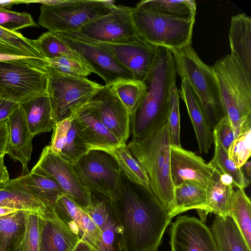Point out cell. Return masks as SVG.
Returning a JSON list of instances; mask_svg holds the SVG:
<instances>
[{"label":"cell","instance_id":"cell-26","mask_svg":"<svg viewBox=\"0 0 251 251\" xmlns=\"http://www.w3.org/2000/svg\"><path fill=\"white\" fill-rule=\"evenodd\" d=\"M231 54L251 78V19L245 13L232 16L228 34Z\"/></svg>","mask_w":251,"mask_h":251},{"label":"cell","instance_id":"cell-6","mask_svg":"<svg viewBox=\"0 0 251 251\" xmlns=\"http://www.w3.org/2000/svg\"><path fill=\"white\" fill-rule=\"evenodd\" d=\"M46 59L0 60V98L21 104L46 93Z\"/></svg>","mask_w":251,"mask_h":251},{"label":"cell","instance_id":"cell-36","mask_svg":"<svg viewBox=\"0 0 251 251\" xmlns=\"http://www.w3.org/2000/svg\"><path fill=\"white\" fill-rule=\"evenodd\" d=\"M229 216L232 218L251 248V202L244 189L233 192Z\"/></svg>","mask_w":251,"mask_h":251},{"label":"cell","instance_id":"cell-20","mask_svg":"<svg viewBox=\"0 0 251 251\" xmlns=\"http://www.w3.org/2000/svg\"><path fill=\"white\" fill-rule=\"evenodd\" d=\"M39 251H92L70 230L54 211L40 216Z\"/></svg>","mask_w":251,"mask_h":251},{"label":"cell","instance_id":"cell-17","mask_svg":"<svg viewBox=\"0 0 251 251\" xmlns=\"http://www.w3.org/2000/svg\"><path fill=\"white\" fill-rule=\"evenodd\" d=\"M215 170L195 153L181 147H171L170 172L174 186L185 180L196 182L205 189Z\"/></svg>","mask_w":251,"mask_h":251},{"label":"cell","instance_id":"cell-31","mask_svg":"<svg viewBox=\"0 0 251 251\" xmlns=\"http://www.w3.org/2000/svg\"><path fill=\"white\" fill-rule=\"evenodd\" d=\"M29 212L18 210L0 217V251H13L21 245Z\"/></svg>","mask_w":251,"mask_h":251},{"label":"cell","instance_id":"cell-29","mask_svg":"<svg viewBox=\"0 0 251 251\" xmlns=\"http://www.w3.org/2000/svg\"><path fill=\"white\" fill-rule=\"evenodd\" d=\"M217 251H251L232 218L216 216L211 227Z\"/></svg>","mask_w":251,"mask_h":251},{"label":"cell","instance_id":"cell-38","mask_svg":"<svg viewBox=\"0 0 251 251\" xmlns=\"http://www.w3.org/2000/svg\"><path fill=\"white\" fill-rule=\"evenodd\" d=\"M35 41L38 50L45 59L67 57L83 61L77 52L63 42L55 33L46 32Z\"/></svg>","mask_w":251,"mask_h":251},{"label":"cell","instance_id":"cell-44","mask_svg":"<svg viewBox=\"0 0 251 251\" xmlns=\"http://www.w3.org/2000/svg\"><path fill=\"white\" fill-rule=\"evenodd\" d=\"M40 215L29 212L26 219L21 251H39Z\"/></svg>","mask_w":251,"mask_h":251},{"label":"cell","instance_id":"cell-12","mask_svg":"<svg viewBox=\"0 0 251 251\" xmlns=\"http://www.w3.org/2000/svg\"><path fill=\"white\" fill-rule=\"evenodd\" d=\"M55 33L80 55L93 73L103 79L105 85L120 80L135 79L131 72L100 44L79 39L68 33Z\"/></svg>","mask_w":251,"mask_h":251},{"label":"cell","instance_id":"cell-34","mask_svg":"<svg viewBox=\"0 0 251 251\" xmlns=\"http://www.w3.org/2000/svg\"><path fill=\"white\" fill-rule=\"evenodd\" d=\"M116 160L122 175L132 183L146 189L150 188L148 175L126 144L121 145L106 151Z\"/></svg>","mask_w":251,"mask_h":251},{"label":"cell","instance_id":"cell-33","mask_svg":"<svg viewBox=\"0 0 251 251\" xmlns=\"http://www.w3.org/2000/svg\"><path fill=\"white\" fill-rule=\"evenodd\" d=\"M136 6L165 16L186 20L195 19L196 4L194 0H146Z\"/></svg>","mask_w":251,"mask_h":251},{"label":"cell","instance_id":"cell-13","mask_svg":"<svg viewBox=\"0 0 251 251\" xmlns=\"http://www.w3.org/2000/svg\"><path fill=\"white\" fill-rule=\"evenodd\" d=\"M31 173L54 178L64 194L84 210L92 205V193L81 183L72 165L54 153L49 145L43 149Z\"/></svg>","mask_w":251,"mask_h":251},{"label":"cell","instance_id":"cell-32","mask_svg":"<svg viewBox=\"0 0 251 251\" xmlns=\"http://www.w3.org/2000/svg\"><path fill=\"white\" fill-rule=\"evenodd\" d=\"M0 54L12 59H45L38 50L35 40L25 37L19 32H11L0 27Z\"/></svg>","mask_w":251,"mask_h":251},{"label":"cell","instance_id":"cell-46","mask_svg":"<svg viewBox=\"0 0 251 251\" xmlns=\"http://www.w3.org/2000/svg\"><path fill=\"white\" fill-rule=\"evenodd\" d=\"M20 105L0 98V122L7 120L10 115Z\"/></svg>","mask_w":251,"mask_h":251},{"label":"cell","instance_id":"cell-48","mask_svg":"<svg viewBox=\"0 0 251 251\" xmlns=\"http://www.w3.org/2000/svg\"><path fill=\"white\" fill-rule=\"evenodd\" d=\"M4 155H0V188L9 180V176L4 164Z\"/></svg>","mask_w":251,"mask_h":251},{"label":"cell","instance_id":"cell-22","mask_svg":"<svg viewBox=\"0 0 251 251\" xmlns=\"http://www.w3.org/2000/svg\"><path fill=\"white\" fill-rule=\"evenodd\" d=\"M52 130L50 148L69 164H74L90 151L78 134L73 115L55 123Z\"/></svg>","mask_w":251,"mask_h":251},{"label":"cell","instance_id":"cell-27","mask_svg":"<svg viewBox=\"0 0 251 251\" xmlns=\"http://www.w3.org/2000/svg\"><path fill=\"white\" fill-rule=\"evenodd\" d=\"M206 207V189L198 183L185 180L174 186L173 198L168 210L171 218L187 211L196 209L202 218Z\"/></svg>","mask_w":251,"mask_h":251},{"label":"cell","instance_id":"cell-52","mask_svg":"<svg viewBox=\"0 0 251 251\" xmlns=\"http://www.w3.org/2000/svg\"><path fill=\"white\" fill-rule=\"evenodd\" d=\"M13 251H21L20 246L17 249H16V250H15Z\"/></svg>","mask_w":251,"mask_h":251},{"label":"cell","instance_id":"cell-8","mask_svg":"<svg viewBox=\"0 0 251 251\" xmlns=\"http://www.w3.org/2000/svg\"><path fill=\"white\" fill-rule=\"evenodd\" d=\"M72 167L81 183L92 193L113 201L121 197L122 174L116 160L108 152L90 150Z\"/></svg>","mask_w":251,"mask_h":251},{"label":"cell","instance_id":"cell-42","mask_svg":"<svg viewBox=\"0 0 251 251\" xmlns=\"http://www.w3.org/2000/svg\"><path fill=\"white\" fill-rule=\"evenodd\" d=\"M39 26L32 16L27 12H19L0 7V27L6 30H17L28 27Z\"/></svg>","mask_w":251,"mask_h":251},{"label":"cell","instance_id":"cell-24","mask_svg":"<svg viewBox=\"0 0 251 251\" xmlns=\"http://www.w3.org/2000/svg\"><path fill=\"white\" fill-rule=\"evenodd\" d=\"M92 195V205L85 210L100 229L102 251H122L118 228L110 200Z\"/></svg>","mask_w":251,"mask_h":251},{"label":"cell","instance_id":"cell-5","mask_svg":"<svg viewBox=\"0 0 251 251\" xmlns=\"http://www.w3.org/2000/svg\"><path fill=\"white\" fill-rule=\"evenodd\" d=\"M213 68L236 137L251 126V78L231 53L217 60Z\"/></svg>","mask_w":251,"mask_h":251},{"label":"cell","instance_id":"cell-35","mask_svg":"<svg viewBox=\"0 0 251 251\" xmlns=\"http://www.w3.org/2000/svg\"><path fill=\"white\" fill-rule=\"evenodd\" d=\"M0 206L36 213L41 216L50 211L29 193L4 185L0 188Z\"/></svg>","mask_w":251,"mask_h":251},{"label":"cell","instance_id":"cell-39","mask_svg":"<svg viewBox=\"0 0 251 251\" xmlns=\"http://www.w3.org/2000/svg\"><path fill=\"white\" fill-rule=\"evenodd\" d=\"M126 108L130 116L137 107L146 90L143 81L122 80L108 86Z\"/></svg>","mask_w":251,"mask_h":251},{"label":"cell","instance_id":"cell-49","mask_svg":"<svg viewBox=\"0 0 251 251\" xmlns=\"http://www.w3.org/2000/svg\"><path fill=\"white\" fill-rule=\"evenodd\" d=\"M30 3H33V0H0V7H9L15 4Z\"/></svg>","mask_w":251,"mask_h":251},{"label":"cell","instance_id":"cell-37","mask_svg":"<svg viewBox=\"0 0 251 251\" xmlns=\"http://www.w3.org/2000/svg\"><path fill=\"white\" fill-rule=\"evenodd\" d=\"M213 139L214 153L210 162L222 174L231 177L233 186L239 189L247 188L250 183V180L245 176L241 168L238 167L229 158L227 151L214 135Z\"/></svg>","mask_w":251,"mask_h":251},{"label":"cell","instance_id":"cell-15","mask_svg":"<svg viewBox=\"0 0 251 251\" xmlns=\"http://www.w3.org/2000/svg\"><path fill=\"white\" fill-rule=\"evenodd\" d=\"M91 100L100 122L121 144H126L130 133V115L117 95L108 86L101 85Z\"/></svg>","mask_w":251,"mask_h":251},{"label":"cell","instance_id":"cell-50","mask_svg":"<svg viewBox=\"0 0 251 251\" xmlns=\"http://www.w3.org/2000/svg\"><path fill=\"white\" fill-rule=\"evenodd\" d=\"M18 210L14 208L0 206V217L10 214L11 213L16 212Z\"/></svg>","mask_w":251,"mask_h":251},{"label":"cell","instance_id":"cell-3","mask_svg":"<svg viewBox=\"0 0 251 251\" xmlns=\"http://www.w3.org/2000/svg\"><path fill=\"white\" fill-rule=\"evenodd\" d=\"M127 147L146 171L151 191L168 211L173 201L174 186L170 172L168 123L151 136L132 138Z\"/></svg>","mask_w":251,"mask_h":251},{"label":"cell","instance_id":"cell-2","mask_svg":"<svg viewBox=\"0 0 251 251\" xmlns=\"http://www.w3.org/2000/svg\"><path fill=\"white\" fill-rule=\"evenodd\" d=\"M176 75L172 51L165 48L156 47L151 67L143 80L145 92L130 116L132 138L151 136L167 122Z\"/></svg>","mask_w":251,"mask_h":251},{"label":"cell","instance_id":"cell-14","mask_svg":"<svg viewBox=\"0 0 251 251\" xmlns=\"http://www.w3.org/2000/svg\"><path fill=\"white\" fill-rule=\"evenodd\" d=\"M53 211L84 245L92 251H102L101 232L83 208L62 194Z\"/></svg>","mask_w":251,"mask_h":251},{"label":"cell","instance_id":"cell-53","mask_svg":"<svg viewBox=\"0 0 251 251\" xmlns=\"http://www.w3.org/2000/svg\"><path fill=\"white\" fill-rule=\"evenodd\" d=\"M158 251V250H154V251Z\"/></svg>","mask_w":251,"mask_h":251},{"label":"cell","instance_id":"cell-43","mask_svg":"<svg viewBox=\"0 0 251 251\" xmlns=\"http://www.w3.org/2000/svg\"><path fill=\"white\" fill-rule=\"evenodd\" d=\"M179 95L176 85L172 91L168 125L171 147H181L180 141Z\"/></svg>","mask_w":251,"mask_h":251},{"label":"cell","instance_id":"cell-7","mask_svg":"<svg viewBox=\"0 0 251 251\" xmlns=\"http://www.w3.org/2000/svg\"><path fill=\"white\" fill-rule=\"evenodd\" d=\"M131 13L139 37L151 45L170 50L191 45L195 19L171 18L137 6L132 7Z\"/></svg>","mask_w":251,"mask_h":251},{"label":"cell","instance_id":"cell-25","mask_svg":"<svg viewBox=\"0 0 251 251\" xmlns=\"http://www.w3.org/2000/svg\"><path fill=\"white\" fill-rule=\"evenodd\" d=\"M179 95L184 102L198 141L200 152L207 153L213 143V131L201 108L198 100L185 79H181Z\"/></svg>","mask_w":251,"mask_h":251},{"label":"cell","instance_id":"cell-40","mask_svg":"<svg viewBox=\"0 0 251 251\" xmlns=\"http://www.w3.org/2000/svg\"><path fill=\"white\" fill-rule=\"evenodd\" d=\"M47 68L57 73L76 77H86L93 70L83 61L67 57L46 59Z\"/></svg>","mask_w":251,"mask_h":251},{"label":"cell","instance_id":"cell-23","mask_svg":"<svg viewBox=\"0 0 251 251\" xmlns=\"http://www.w3.org/2000/svg\"><path fill=\"white\" fill-rule=\"evenodd\" d=\"M4 185L29 193L40 201L50 211H53L58 197L63 191L52 177L30 172L26 175L9 179Z\"/></svg>","mask_w":251,"mask_h":251},{"label":"cell","instance_id":"cell-21","mask_svg":"<svg viewBox=\"0 0 251 251\" xmlns=\"http://www.w3.org/2000/svg\"><path fill=\"white\" fill-rule=\"evenodd\" d=\"M9 137L5 153L22 165V176L29 174L27 164L30 160L34 137L29 130L24 111L20 106L7 119Z\"/></svg>","mask_w":251,"mask_h":251},{"label":"cell","instance_id":"cell-19","mask_svg":"<svg viewBox=\"0 0 251 251\" xmlns=\"http://www.w3.org/2000/svg\"><path fill=\"white\" fill-rule=\"evenodd\" d=\"M72 115L78 134L90 150L107 151L123 145L99 120L91 99Z\"/></svg>","mask_w":251,"mask_h":251},{"label":"cell","instance_id":"cell-9","mask_svg":"<svg viewBox=\"0 0 251 251\" xmlns=\"http://www.w3.org/2000/svg\"><path fill=\"white\" fill-rule=\"evenodd\" d=\"M113 0H65L41 4L38 24L53 33L78 31L94 19L109 13Z\"/></svg>","mask_w":251,"mask_h":251},{"label":"cell","instance_id":"cell-51","mask_svg":"<svg viewBox=\"0 0 251 251\" xmlns=\"http://www.w3.org/2000/svg\"><path fill=\"white\" fill-rule=\"evenodd\" d=\"M242 167L244 168V170L246 173V175L248 177V179L250 180L251 176V162L250 160H248L243 165Z\"/></svg>","mask_w":251,"mask_h":251},{"label":"cell","instance_id":"cell-18","mask_svg":"<svg viewBox=\"0 0 251 251\" xmlns=\"http://www.w3.org/2000/svg\"><path fill=\"white\" fill-rule=\"evenodd\" d=\"M100 44L128 69L135 79L141 81H143L149 72L156 53V47L140 37L127 43Z\"/></svg>","mask_w":251,"mask_h":251},{"label":"cell","instance_id":"cell-10","mask_svg":"<svg viewBox=\"0 0 251 251\" xmlns=\"http://www.w3.org/2000/svg\"><path fill=\"white\" fill-rule=\"evenodd\" d=\"M47 70L46 92L55 123L72 115L89 101L101 86L86 77L63 75L47 68Z\"/></svg>","mask_w":251,"mask_h":251},{"label":"cell","instance_id":"cell-41","mask_svg":"<svg viewBox=\"0 0 251 251\" xmlns=\"http://www.w3.org/2000/svg\"><path fill=\"white\" fill-rule=\"evenodd\" d=\"M227 154L238 167L242 168L251 155V126L242 130L235 138Z\"/></svg>","mask_w":251,"mask_h":251},{"label":"cell","instance_id":"cell-1","mask_svg":"<svg viewBox=\"0 0 251 251\" xmlns=\"http://www.w3.org/2000/svg\"><path fill=\"white\" fill-rule=\"evenodd\" d=\"M121 197L111 201L124 251L158 249L172 219L151 189L124 180Z\"/></svg>","mask_w":251,"mask_h":251},{"label":"cell","instance_id":"cell-30","mask_svg":"<svg viewBox=\"0 0 251 251\" xmlns=\"http://www.w3.org/2000/svg\"><path fill=\"white\" fill-rule=\"evenodd\" d=\"M220 175V171L215 168L206 189V207L203 212L204 217L209 213H214L222 218L229 216L234 191L233 185L222 183Z\"/></svg>","mask_w":251,"mask_h":251},{"label":"cell","instance_id":"cell-4","mask_svg":"<svg viewBox=\"0 0 251 251\" xmlns=\"http://www.w3.org/2000/svg\"><path fill=\"white\" fill-rule=\"evenodd\" d=\"M171 51L177 74L187 81L213 129L226 114L213 66L205 64L191 45Z\"/></svg>","mask_w":251,"mask_h":251},{"label":"cell","instance_id":"cell-16","mask_svg":"<svg viewBox=\"0 0 251 251\" xmlns=\"http://www.w3.org/2000/svg\"><path fill=\"white\" fill-rule=\"evenodd\" d=\"M169 234L171 251H217L210 228L196 217L177 216Z\"/></svg>","mask_w":251,"mask_h":251},{"label":"cell","instance_id":"cell-47","mask_svg":"<svg viewBox=\"0 0 251 251\" xmlns=\"http://www.w3.org/2000/svg\"><path fill=\"white\" fill-rule=\"evenodd\" d=\"M9 137L7 119L0 122V155L6 154L5 151Z\"/></svg>","mask_w":251,"mask_h":251},{"label":"cell","instance_id":"cell-45","mask_svg":"<svg viewBox=\"0 0 251 251\" xmlns=\"http://www.w3.org/2000/svg\"><path fill=\"white\" fill-rule=\"evenodd\" d=\"M213 134L227 151L235 136L227 116L225 117L213 129Z\"/></svg>","mask_w":251,"mask_h":251},{"label":"cell","instance_id":"cell-11","mask_svg":"<svg viewBox=\"0 0 251 251\" xmlns=\"http://www.w3.org/2000/svg\"><path fill=\"white\" fill-rule=\"evenodd\" d=\"M132 7L113 5L109 13L97 17L78 31L68 33L79 39L98 44H125L139 37L134 25Z\"/></svg>","mask_w":251,"mask_h":251},{"label":"cell","instance_id":"cell-28","mask_svg":"<svg viewBox=\"0 0 251 251\" xmlns=\"http://www.w3.org/2000/svg\"><path fill=\"white\" fill-rule=\"evenodd\" d=\"M21 106L30 132L33 137L53 129L55 122L47 92L21 104Z\"/></svg>","mask_w":251,"mask_h":251}]
</instances>
